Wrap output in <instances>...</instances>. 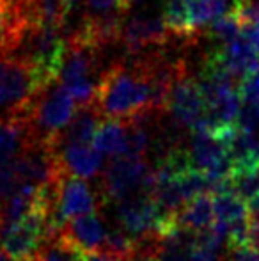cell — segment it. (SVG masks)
<instances>
[{"label":"cell","instance_id":"1","mask_svg":"<svg viewBox=\"0 0 259 261\" xmlns=\"http://www.w3.org/2000/svg\"><path fill=\"white\" fill-rule=\"evenodd\" d=\"M93 103L107 119L130 121L140 114H153L151 79L144 59L130 57L108 66L100 75Z\"/></svg>","mask_w":259,"mask_h":261},{"label":"cell","instance_id":"2","mask_svg":"<svg viewBox=\"0 0 259 261\" xmlns=\"http://www.w3.org/2000/svg\"><path fill=\"white\" fill-rule=\"evenodd\" d=\"M43 87L25 55L0 54V121L27 117Z\"/></svg>","mask_w":259,"mask_h":261},{"label":"cell","instance_id":"3","mask_svg":"<svg viewBox=\"0 0 259 261\" xmlns=\"http://www.w3.org/2000/svg\"><path fill=\"white\" fill-rule=\"evenodd\" d=\"M75 114L76 107L71 94L66 91L63 84H52L43 93H39L23 119L28 141L43 142L53 148L61 134L73 121Z\"/></svg>","mask_w":259,"mask_h":261},{"label":"cell","instance_id":"4","mask_svg":"<svg viewBox=\"0 0 259 261\" xmlns=\"http://www.w3.org/2000/svg\"><path fill=\"white\" fill-rule=\"evenodd\" d=\"M23 55L34 68L43 89L55 84L64 68L68 54V39L63 27L41 25L27 36L23 43Z\"/></svg>","mask_w":259,"mask_h":261},{"label":"cell","instance_id":"5","mask_svg":"<svg viewBox=\"0 0 259 261\" xmlns=\"http://www.w3.org/2000/svg\"><path fill=\"white\" fill-rule=\"evenodd\" d=\"M103 50L89 43L69 39L64 68L61 73L63 86L78 105H91L96 93V75L100 69V57Z\"/></svg>","mask_w":259,"mask_h":261},{"label":"cell","instance_id":"6","mask_svg":"<svg viewBox=\"0 0 259 261\" xmlns=\"http://www.w3.org/2000/svg\"><path fill=\"white\" fill-rule=\"evenodd\" d=\"M165 112L178 130L192 132L208 116V105L200 89L199 79L185 64L176 75L167 98Z\"/></svg>","mask_w":259,"mask_h":261},{"label":"cell","instance_id":"7","mask_svg":"<svg viewBox=\"0 0 259 261\" xmlns=\"http://www.w3.org/2000/svg\"><path fill=\"white\" fill-rule=\"evenodd\" d=\"M149 172L151 169L146 158L130 155L112 158V162L103 172V185H101L100 194L101 199L121 203L135 194L142 192V187Z\"/></svg>","mask_w":259,"mask_h":261},{"label":"cell","instance_id":"8","mask_svg":"<svg viewBox=\"0 0 259 261\" xmlns=\"http://www.w3.org/2000/svg\"><path fill=\"white\" fill-rule=\"evenodd\" d=\"M96 212V197L82 178H76L63 171L55 183V201L52 212L53 237L71 219Z\"/></svg>","mask_w":259,"mask_h":261},{"label":"cell","instance_id":"9","mask_svg":"<svg viewBox=\"0 0 259 261\" xmlns=\"http://www.w3.org/2000/svg\"><path fill=\"white\" fill-rule=\"evenodd\" d=\"M174 36L165 27L162 18L133 16L125 21L121 32V45L128 57H138L155 50H163Z\"/></svg>","mask_w":259,"mask_h":261},{"label":"cell","instance_id":"10","mask_svg":"<svg viewBox=\"0 0 259 261\" xmlns=\"http://www.w3.org/2000/svg\"><path fill=\"white\" fill-rule=\"evenodd\" d=\"M105 240H107V229L98 213L91 212L69 220L53 237L52 242H55L64 251H75L87 256L91 252L100 251Z\"/></svg>","mask_w":259,"mask_h":261},{"label":"cell","instance_id":"11","mask_svg":"<svg viewBox=\"0 0 259 261\" xmlns=\"http://www.w3.org/2000/svg\"><path fill=\"white\" fill-rule=\"evenodd\" d=\"M55 153L61 169L68 174L82 179H91L98 176L101 171V165H103L100 151L91 148L89 144L61 146L55 149Z\"/></svg>","mask_w":259,"mask_h":261},{"label":"cell","instance_id":"12","mask_svg":"<svg viewBox=\"0 0 259 261\" xmlns=\"http://www.w3.org/2000/svg\"><path fill=\"white\" fill-rule=\"evenodd\" d=\"M101 114L100 110L94 107V103L91 105H82L76 110L75 117L69 123V126L61 134V137L55 141L53 149L61 148V146H69V144H91L94 139V134L100 128L101 121Z\"/></svg>","mask_w":259,"mask_h":261},{"label":"cell","instance_id":"13","mask_svg":"<svg viewBox=\"0 0 259 261\" xmlns=\"http://www.w3.org/2000/svg\"><path fill=\"white\" fill-rule=\"evenodd\" d=\"M215 222V212H213V199L211 192L200 194L188 201L183 208L178 212V224L181 229L190 231V233H203L210 229Z\"/></svg>","mask_w":259,"mask_h":261},{"label":"cell","instance_id":"14","mask_svg":"<svg viewBox=\"0 0 259 261\" xmlns=\"http://www.w3.org/2000/svg\"><path fill=\"white\" fill-rule=\"evenodd\" d=\"M93 148L112 158L126 155L128 123L121 119H105L94 134Z\"/></svg>","mask_w":259,"mask_h":261},{"label":"cell","instance_id":"15","mask_svg":"<svg viewBox=\"0 0 259 261\" xmlns=\"http://www.w3.org/2000/svg\"><path fill=\"white\" fill-rule=\"evenodd\" d=\"M28 141L27 126L23 121H0V171L16 160Z\"/></svg>","mask_w":259,"mask_h":261},{"label":"cell","instance_id":"16","mask_svg":"<svg viewBox=\"0 0 259 261\" xmlns=\"http://www.w3.org/2000/svg\"><path fill=\"white\" fill-rule=\"evenodd\" d=\"M192 32L199 38L217 18L227 13L229 0H185Z\"/></svg>","mask_w":259,"mask_h":261},{"label":"cell","instance_id":"17","mask_svg":"<svg viewBox=\"0 0 259 261\" xmlns=\"http://www.w3.org/2000/svg\"><path fill=\"white\" fill-rule=\"evenodd\" d=\"M162 20L174 39L183 43H194L197 39V36L192 32L185 0H163Z\"/></svg>","mask_w":259,"mask_h":261},{"label":"cell","instance_id":"18","mask_svg":"<svg viewBox=\"0 0 259 261\" xmlns=\"http://www.w3.org/2000/svg\"><path fill=\"white\" fill-rule=\"evenodd\" d=\"M208 34L215 41L222 43V45H227V43L235 41L236 38H240V34H242V23L235 16V13H231L227 9V13L222 14L220 18H217L208 27Z\"/></svg>","mask_w":259,"mask_h":261},{"label":"cell","instance_id":"19","mask_svg":"<svg viewBox=\"0 0 259 261\" xmlns=\"http://www.w3.org/2000/svg\"><path fill=\"white\" fill-rule=\"evenodd\" d=\"M238 94L243 105L259 103V69L245 75L238 82Z\"/></svg>","mask_w":259,"mask_h":261},{"label":"cell","instance_id":"20","mask_svg":"<svg viewBox=\"0 0 259 261\" xmlns=\"http://www.w3.org/2000/svg\"><path fill=\"white\" fill-rule=\"evenodd\" d=\"M227 252H229V261H259V251L250 247V245L227 249Z\"/></svg>","mask_w":259,"mask_h":261},{"label":"cell","instance_id":"21","mask_svg":"<svg viewBox=\"0 0 259 261\" xmlns=\"http://www.w3.org/2000/svg\"><path fill=\"white\" fill-rule=\"evenodd\" d=\"M247 237H249V245L259 251V217H250L249 219V231H247Z\"/></svg>","mask_w":259,"mask_h":261},{"label":"cell","instance_id":"22","mask_svg":"<svg viewBox=\"0 0 259 261\" xmlns=\"http://www.w3.org/2000/svg\"><path fill=\"white\" fill-rule=\"evenodd\" d=\"M85 261H126V259H123V258H119V256H114V254H110V252L100 249V251L87 254Z\"/></svg>","mask_w":259,"mask_h":261},{"label":"cell","instance_id":"23","mask_svg":"<svg viewBox=\"0 0 259 261\" xmlns=\"http://www.w3.org/2000/svg\"><path fill=\"white\" fill-rule=\"evenodd\" d=\"M190 258H192V261H218L217 256H215V252L204 251V249H199V247H195V245H192Z\"/></svg>","mask_w":259,"mask_h":261},{"label":"cell","instance_id":"24","mask_svg":"<svg viewBox=\"0 0 259 261\" xmlns=\"http://www.w3.org/2000/svg\"><path fill=\"white\" fill-rule=\"evenodd\" d=\"M64 256H66V261H85V254H80V252H75V251H64Z\"/></svg>","mask_w":259,"mask_h":261},{"label":"cell","instance_id":"25","mask_svg":"<svg viewBox=\"0 0 259 261\" xmlns=\"http://www.w3.org/2000/svg\"><path fill=\"white\" fill-rule=\"evenodd\" d=\"M0 261H13V259H11L9 256H7L6 252L2 251V249H0Z\"/></svg>","mask_w":259,"mask_h":261}]
</instances>
